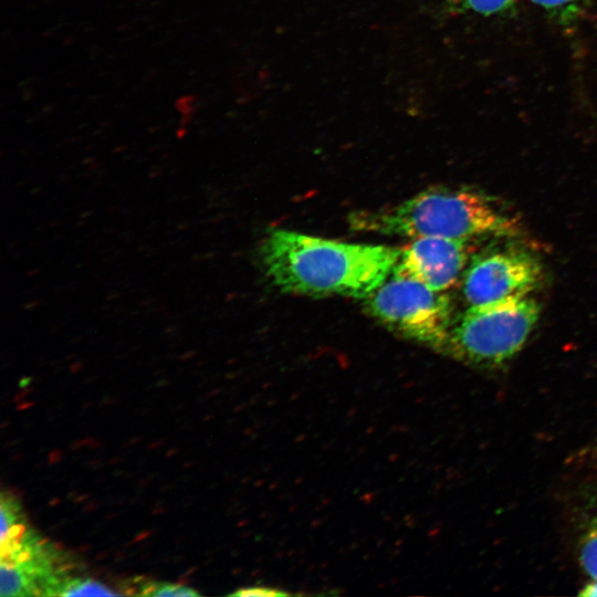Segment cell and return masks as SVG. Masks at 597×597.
I'll list each match as a JSON object with an SVG mask.
<instances>
[{
    "instance_id": "cell-1",
    "label": "cell",
    "mask_w": 597,
    "mask_h": 597,
    "mask_svg": "<svg viewBox=\"0 0 597 597\" xmlns=\"http://www.w3.org/2000/svg\"><path fill=\"white\" fill-rule=\"evenodd\" d=\"M400 249L342 242L275 229L263 240L261 261L281 291L366 298L391 274Z\"/></svg>"
},
{
    "instance_id": "cell-2",
    "label": "cell",
    "mask_w": 597,
    "mask_h": 597,
    "mask_svg": "<svg viewBox=\"0 0 597 597\" xmlns=\"http://www.w3.org/2000/svg\"><path fill=\"white\" fill-rule=\"evenodd\" d=\"M355 231L408 238L444 237L471 240L479 237H514L521 224L484 193L434 187L397 205L349 214Z\"/></svg>"
},
{
    "instance_id": "cell-3",
    "label": "cell",
    "mask_w": 597,
    "mask_h": 597,
    "mask_svg": "<svg viewBox=\"0 0 597 597\" xmlns=\"http://www.w3.org/2000/svg\"><path fill=\"white\" fill-rule=\"evenodd\" d=\"M538 316L540 305L528 296L469 306L451 324L442 349L474 365H502L522 349Z\"/></svg>"
},
{
    "instance_id": "cell-4",
    "label": "cell",
    "mask_w": 597,
    "mask_h": 597,
    "mask_svg": "<svg viewBox=\"0 0 597 597\" xmlns=\"http://www.w3.org/2000/svg\"><path fill=\"white\" fill-rule=\"evenodd\" d=\"M364 305L392 331L436 348L442 349L452 324V306L443 292L394 274L364 298Z\"/></svg>"
},
{
    "instance_id": "cell-5",
    "label": "cell",
    "mask_w": 597,
    "mask_h": 597,
    "mask_svg": "<svg viewBox=\"0 0 597 597\" xmlns=\"http://www.w3.org/2000/svg\"><path fill=\"white\" fill-rule=\"evenodd\" d=\"M542 279V266L520 248H496L475 255L463 275L469 306H483L528 296Z\"/></svg>"
},
{
    "instance_id": "cell-6",
    "label": "cell",
    "mask_w": 597,
    "mask_h": 597,
    "mask_svg": "<svg viewBox=\"0 0 597 597\" xmlns=\"http://www.w3.org/2000/svg\"><path fill=\"white\" fill-rule=\"evenodd\" d=\"M469 240L420 237L400 249L391 274L444 292L459 280L469 261Z\"/></svg>"
},
{
    "instance_id": "cell-7",
    "label": "cell",
    "mask_w": 597,
    "mask_h": 597,
    "mask_svg": "<svg viewBox=\"0 0 597 597\" xmlns=\"http://www.w3.org/2000/svg\"><path fill=\"white\" fill-rule=\"evenodd\" d=\"M452 8L471 14L489 18L512 11L515 0H444Z\"/></svg>"
},
{
    "instance_id": "cell-8",
    "label": "cell",
    "mask_w": 597,
    "mask_h": 597,
    "mask_svg": "<svg viewBox=\"0 0 597 597\" xmlns=\"http://www.w3.org/2000/svg\"><path fill=\"white\" fill-rule=\"evenodd\" d=\"M117 596L100 582L90 578H69L59 589L57 596Z\"/></svg>"
},
{
    "instance_id": "cell-9",
    "label": "cell",
    "mask_w": 597,
    "mask_h": 597,
    "mask_svg": "<svg viewBox=\"0 0 597 597\" xmlns=\"http://www.w3.org/2000/svg\"><path fill=\"white\" fill-rule=\"evenodd\" d=\"M0 595L29 596V587L25 577L19 567L1 562L0 565Z\"/></svg>"
},
{
    "instance_id": "cell-10",
    "label": "cell",
    "mask_w": 597,
    "mask_h": 597,
    "mask_svg": "<svg viewBox=\"0 0 597 597\" xmlns=\"http://www.w3.org/2000/svg\"><path fill=\"white\" fill-rule=\"evenodd\" d=\"M134 588L138 590L136 595L143 596H166V597H179V596H199V594L190 587L171 584V583H157V582H138V585Z\"/></svg>"
},
{
    "instance_id": "cell-11",
    "label": "cell",
    "mask_w": 597,
    "mask_h": 597,
    "mask_svg": "<svg viewBox=\"0 0 597 597\" xmlns=\"http://www.w3.org/2000/svg\"><path fill=\"white\" fill-rule=\"evenodd\" d=\"M549 15L559 20L574 18L587 0H530Z\"/></svg>"
},
{
    "instance_id": "cell-12",
    "label": "cell",
    "mask_w": 597,
    "mask_h": 597,
    "mask_svg": "<svg viewBox=\"0 0 597 597\" xmlns=\"http://www.w3.org/2000/svg\"><path fill=\"white\" fill-rule=\"evenodd\" d=\"M580 563L585 572L597 580V526L593 527L584 538L580 548Z\"/></svg>"
},
{
    "instance_id": "cell-13",
    "label": "cell",
    "mask_w": 597,
    "mask_h": 597,
    "mask_svg": "<svg viewBox=\"0 0 597 597\" xmlns=\"http://www.w3.org/2000/svg\"><path fill=\"white\" fill-rule=\"evenodd\" d=\"M287 595L283 591L275 590L268 587H247L238 589L235 593H232L231 596L239 597H275Z\"/></svg>"
},
{
    "instance_id": "cell-14",
    "label": "cell",
    "mask_w": 597,
    "mask_h": 597,
    "mask_svg": "<svg viewBox=\"0 0 597 597\" xmlns=\"http://www.w3.org/2000/svg\"><path fill=\"white\" fill-rule=\"evenodd\" d=\"M580 595L583 596H597V580L594 579L590 584L586 585L584 589L580 591Z\"/></svg>"
}]
</instances>
